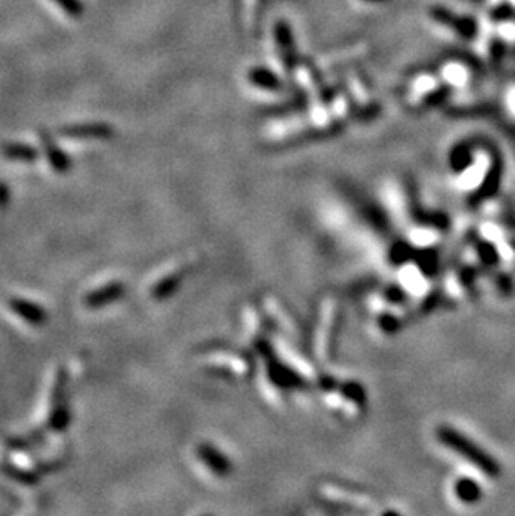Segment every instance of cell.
Segmentation results:
<instances>
[{"mask_svg":"<svg viewBox=\"0 0 515 516\" xmlns=\"http://www.w3.org/2000/svg\"><path fill=\"white\" fill-rule=\"evenodd\" d=\"M404 102L413 111H428V109L449 102L452 90L447 87L435 67L418 69L405 79Z\"/></svg>","mask_w":515,"mask_h":516,"instance_id":"obj_1","label":"cell"},{"mask_svg":"<svg viewBox=\"0 0 515 516\" xmlns=\"http://www.w3.org/2000/svg\"><path fill=\"white\" fill-rule=\"evenodd\" d=\"M67 383H69V376H67L66 368H59L52 386L51 411H49L47 423H45L49 431L62 433L71 424L69 401H67Z\"/></svg>","mask_w":515,"mask_h":516,"instance_id":"obj_2","label":"cell"},{"mask_svg":"<svg viewBox=\"0 0 515 516\" xmlns=\"http://www.w3.org/2000/svg\"><path fill=\"white\" fill-rule=\"evenodd\" d=\"M428 20L432 25L440 27L447 32L455 34L462 39H473L477 35V22L471 17L457 16L445 7L428 8Z\"/></svg>","mask_w":515,"mask_h":516,"instance_id":"obj_3","label":"cell"},{"mask_svg":"<svg viewBox=\"0 0 515 516\" xmlns=\"http://www.w3.org/2000/svg\"><path fill=\"white\" fill-rule=\"evenodd\" d=\"M447 436H449L447 438V441H449L459 453H462L468 461H472V465H475L478 469H482L483 473L490 474V477H497V474L500 473L499 463L492 458L489 453L480 450V448L473 445L472 441H468L467 438H464L462 434L449 431L447 433Z\"/></svg>","mask_w":515,"mask_h":516,"instance_id":"obj_4","label":"cell"},{"mask_svg":"<svg viewBox=\"0 0 515 516\" xmlns=\"http://www.w3.org/2000/svg\"><path fill=\"white\" fill-rule=\"evenodd\" d=\"M248 85L253 90L261 94H268V96L277 97L283 92L284 89L288 87V80L284 77L273 69V67H263L258 66L253 67V69L248 70L246 74Z\"/></svg>","mask_w":515,"mask_h":516,"instance_id":"obj_5","label":"cell"},{"mask_svg":"<svg viewBox=\"0 0 515 516\" xmlns=\"http://www.w3.org/2000/svg\"><path fill=\"white\" fill-rule=\"evenodd\" d=\"M435 70L452 92L467 89L472 82L471 66L462 59H444L435 66Z\"/></svg>","mask_w":515,"mask_h":516,"instance_id":"obj_6","label":"cell"},{"mask_svg":"<svg viewBox=\"0 0 515 516\" xmlns=\"http://www.w3.org/2000/svg\"><path fill=\"white\" fill-rule=\"evenodd\" d=\"M59 134L69 139H111L114 137V128L107 122H80L62 125Z\"/></svg>","mask_w":515,"mask_h":516,"instance_id":"obj_7","label":"cell"},{"mask_svg":"<svg viewBox=\"0 0 515 516\" xmlns=\"http://www.w3.org/2000/svg\"><path fill=\"white\" fill-rule=\"evenodd\" d=\"M126 286L121 281H111L104 286L94 289L84 296V306L87 309H102V307L119 301L124 296Z\"/></svg>","mask_w":515,"mask_h":516,"instance_id":"obj_8","label":"cell"},{"mask_svg":"<svg viewBox=\"0 0 515 516\" xmlns=\"http://www.w3.org/2000/svg\"><path fill=\"white\" fill-rule=\"evenodd\" d=\"M8 307L16 316H19L22 321H25L30 326H42L47 323L49 314L42 306L35 305V302L24 300V297H11L7 301Z\"/></svg>","mask_w":515,"mask_h":516,"instance_id":"obj_9","label":"cell"},{"mask_svg":"<svg viewBox=\"0 0 515 516\" xmlns=\"http://www.w3.org/2000/svg\"><path fill=\"white\" fill-rule=\"evenodd\" d=\"M39 137L40 142H42L45 159H47L49 166L52 167V171L57 172V174H67L72 167L71 157L54 142L52 135L47 130H40Z\"/></svg>","mask_w":515,"mask_h":516,"instance_id":"obj_10","label":"cell"},{"mask_svg":"<svg viewBox=\"0 0 515 516\" xmlns=\"http://www.w3.org/2000/svg\"><path fill=\"white\" fill-rule=\"evenodd\" d=\"M4 157L13 162H35L40 157L37 147L22 142H7L0 149Z\"/></svg>","mask_w":515,"mask_h":516,"instance_id":"obj_11","label":"cell"},{"mask_svg":"<svg viewBox=\"0 0 515 516\" xmlns=\"http://www.w3.org/2000/svg\"><path fill=\"white\" fill-rule=\"evenodd\" d=\"M47 431H49L47 426L37 428V429H34L32 433L24 434V436L8 438V440L6 441V445L11 451H27V450H30V448L40 445V443L45 440V434H47Z\"/></svg>","mask_w":515,"mask_h":516,"instance_id":"obj_12","label":"cell"},{"mask_svg":"<svg viewBox=\"0 0 515 516\" xmlns=\"http://www.w3.org/2000/svg\"><path fill=\"white\" fill-rule=\"evenodd\" d=\"M0 472H2L6 477H8L13 481L27 484V486H34L40 481V474L37 472H29V469L20 468V466L8 463V461H2L0 463Z\"/></svg>","mask_w":515,"mask_h":516,"instance_id":"obj_13","label":"cell"},{"mask_svg":"<svg viewBox=\"0 0 515 516\" xmlns=\"http://www.w3.org/2000/svg\"><path fill=\"white\" fill-rule=\"evenodd\" d=\"M178 281H179L178 274H173L169 276V278L159 281V283L154 286V289H152V296H154L156 300H164V297H168L169 294L174 291L176 286H178Z\"/></svg>","mask_w":515,"mask_h":516,"instance_id":"obj_14","label":"cell"},{"mask_svg":"<svg viewBox=\"0 0 515 516\" xmlns=\"http://www.w3.org/2000/svg\"><path fill=\"white\" fill-rule=\"evenodd\" d=\"M56 6H59L64 11L67 16L69 17H74V19H78V17H80L84 13V4L80 2V0H52Z\"/></svg>","mask_w":515,"mask_h":516,"instance_id":"obj_15","label":"cell"},{"mask_svg":"<svg viewBox=\"0 0 515 516\" xmlns=\"http://www.w3.org/2000/svg\"><path fill=\"white\" fill-rule=\"evenodd\" d=\"M459 495L467 501H475L480 496V488H478L477 483L465 479V481L459 484Z\"/></svg>","mask_w":515,"mask_h":516,"instance_id":"obj_16","label":"cell"},{"mask_svg":"<svg viewBox=\"0 0 515 516\" xmlns=\"http://www.w3.org/2000/svg\"><path fill=\"white\" fill-rule=\"evenodd\" d=\"M11 202V188L7 183L0 180V209H6Z\"/></svg>","mask_w":515,"mask_h":516,"instance_id":"obj_17","label":"cell"},{"mask_svg":"<svg viewBox=\"0 0 515 516\" xmlns=\"http://www.w3.org/2000/svg\"><path fill=\"white\" fill-rule=\"evenodd\" d=\"M360 2L365 4V6H367V4H368V6H375V4L383 2V0H360Z\"/></svg>","mask_w":515,"mask_h":516,"instance_id":"obj_18","label":"cell"}]
</instances>
